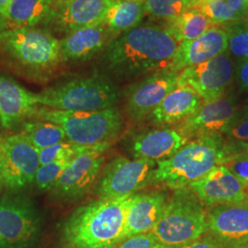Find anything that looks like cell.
I'll use <instances>...</instances> for the list:
<instances>
[{
  "instance_id": "8",
  "label": "cell",
  "mask_w": 248,
  "mask_h": 248,
  "mask_svg": "<svg viewBox=\"0 0 248 248\" xmlns=\"http://www.w3.org/2000/svg\"><path fill=\"white\" fill-rule=\"evenodd\" d=\"M156 162L119 156L104 165L95 184V194L100 199H119L135 194L153 183Z\"/></svg>"
},
{
  "instance_id": "38",
  "label": "cell",
  "mask_w": 248,
  "mask_h": 248,
  "mask_svg": "<svg viewBox=\"0 0 248 248\" xmlns=\"http://www.w3.org/2000/svg\"><path fill=\"white\" fill-rule=\"evenodd\" d=\"M226 2L229 5L231 9L233 11V13L239 18V20H242L245 18V16L248 12L246 0H226Z\"/></svg>"
},
{
  "instance_id": "28",
  "label": "cell",
  "mask_w": 248,
  "mask_h": 248,
  "mask_svg": "<svg viewBox=\"0 0 248 248\" xmlns=\"http://www.w3.org/2000/svg\"><path fill=\"white\" fill-rule=\"evenodd\" d=\"M110 147V143L97 145H80L65 141L54 144L51 147L39 151L40 166L58 160H72L81 155L91 152H106Z\"/></svg>"
},
{
  "instance_id": "44",
  "label": "cell",
  "mask_w": 248,
  "mask_h": 248,
  "mask_svg": "<svg viewBox=\"0 0 248 248\" xmlns=\"http://www.w3.org/2000/svg\"><path fill=\"white\" fill-rule=\"evenodd\" d=\"M3 20H2V18H1V16H0V31H2V27H3Z\"/></svg>"
},
{
  "instance_id": "10",
  "label": "cell",
  "mask_w": 248,
  "mask_h": 248,
  "mask_svg": "<svg viewBox=\"0 0 248 248\" xmlns=\"http://www.w3.org/2000/svg\"><path fill=\"white\" fill-rule=\"evenodd\" d=\"M40 232V217L35 208L20 198L0 200V248H28Z\"/></svg>"
},
{
  "instance_id": "31",
  "label": "cell",
  "mask_w": 248,
  "mask_h": 248,
  "mask_svg": "<svg viewBox=\"0 0 248 248\" xmlns=\"http://www.w3.org/2000/svg\"><path fill=\"white\" fill-rule=\"evenodd\" d=\"M72 160H58L41 165L33 181L36 186L40 190H51Z\"/></svg>"
},
{
  "instance_id": "35",
  "label": "cell",
  "mask_w": 248,
  "mask_h": 248,
  "mask_svg": "<svg viewBox=\"0 0 248 248\" xmlns=\"http://www.w3.org/2000/svg\"><path fill=\"white\" fill-rule=\"evenodd\" d=\"M151 232L135 234L123 240L115 248H161Z\"/></svg>"
},
{
  "instance_id": "11",
  "label": "cell",
  "mask_w": 248,
  "mask_h": 248,
  "mask_svg": "<svg viewBox=\"0 0 248 248\" xmlns=\"http://www.w3.org/2000/svg\"><path fill=\"white\" fill-rule=\"evenodd\" d=\"M233 62L228 51L207 62L186 67L179 72L178 86L194 89L208 103L224 95L233 77Z\"/></svg>"
},
{
  "instance_id": "20",
  "label": "cell",
  "mask_w": 248,
  "mask_h": 248,
  "mask_svg": "<svg viewBox=\"0 0 248 248\" xmlns=\"http://www.w3.org/2000/svg\"><path fill=\"white\" fill-rule=\"evenodd\" d=\"M104 24L88 27L74 31L59 39L62 63L87 62L103 53L114 39Z\"/></svg>"
},
{
  "instance_id": "5",
  "label": "cell",
  "mask_w": 248,
  "mask_h": 248,
  "mask_svg": "<svg viewBox=\"0 0 248 248\" xmlns=\"http://www.w3.org/2000/svg\"><path fill=\"white\" fill-rule=\"evenodd\" d=\"M119 96L114 83L103 75L65 81L35 94L39 106L69 112L98 111L115 107Z\"/></svg>"
},
{
  "instance_id": "18",
  "label": "cell",
  "mask_w": 248,
  "mask_h": 248,
  "mask_svg": "<svg viewBox=\"0 0 248 248\" xmlns=\"http://www.w3.org/2000/svg\"><path fill=\"white\" fill-rule=\"evenodd\" d=\"M227 49V31L220 26H213L197 39L179 43L167 70L181 72L186 67L207 62L226 52Z\"/></svg>"
},
{
  "instance_id": "26",
  "label": "cell",
  "mask_w": 248,
  "mask_h": 248,
  "mask_svg": "<svg viewBox=\"0 0 248 248\" xmlns=\"http://www.w3.org/2000/svg\"><path fill=\"white\" fill-rule=\"evenodd\" d=\"M177 43L199 38L213 26L203 14L194 8L187 9L162 25Z\"/></svg>"
},
{
  "instance_id": "33",
  "label": "cell",
  "mask_w": 248,
  "mask_h": 248,
  "mask_svg": "<svg viewBox=\"0 0 248 248\" xmlns=\"http://www.w3.org/2000/svg\"><path fill=\"white\" fill-rule=\"evenodd\" d=\"M225 135L228 141V144L224 145L225 155L235 152L236 148L248 145V111L235 119Z\"/></svg>"
},
{
  "instance_id": "39",
  "label": "cell",
  "mask_w": 248,
  "mask_h": 248,
  "mask_svg": "<svg viewBox=\"0 0 248 248\" xmlns=\"http://www.w3.org/2000/svg\"><path fill=\"white\" fill-rule=\"evenodd\" d=\"M224 248H248V239L245 241H241L238 243H234L228 247Z\"/></svg>"
},
{
  "instance_id": "24",
  "label": "cell",
  "mask_w": 248,
  "mask_h": 248,
  "mask_svg": "<svg viewBox=\"0 0 248 248\" xmlns=\"http://www.w3.org/2000/svg\"><path fill=\"white\" fill-rule=\"evenodd\" d=\"M53 7V0H11L0 16L7 29L31 28L44 24Z\"/></svg>"
},
{
  "instance_id": "50",
  "label": "cell",
  "mask_w": 248,
  "mask_h": 248,
  "mask_svg": "<svg viewBox=\"0 0 248 248\" xmlns=\"http://www.w3.org/2000/svg\"></svg>"
},
{
  "instance_id": "29",
  "label": "cell",
  "mask_w": 248,
  "mask_h": 248,
  "mask_svg": "<svg viewBox=\"0 0 248 248\" xmlns=\"http://www.w3.org/2000/svg\"><path fill=\"white\" fill-rule=\"evenodd\" d=\"M193 0H144L145 14L164 21L175 18L187 9L193 8Z\"/></svg>"
},
{
  "instance_id": "48",
  "label": "cell",
  "mask_w": 248,
  "mask_h": 248,
  "mask_svg": "<svg viewBox=\"0 0 248 248\" xmlns=\"http://www.w3.org/2000/svg\"></svg>"
},
{
  "instance_id": "17",
  "label": "cell",
  "mask_w": 248,
  "mask_h": 248,
  "mask_svg": "<svg viewBox=\"0 0 248 248\" xmlns=\"http://www.w3.org/2000/svg\"><path fill=\"white\" fill-rule=\"evenodd\" d=\"M204 205L213 207L248 200V190L224 166L219 165L188 186Z\"/></svg>"
},
{
  "instance_id": "46",
  "label": "cell",
  "mask_w": 248,
  "mask_h": 248,
  "mask_svg": "<svg viewBox=\"0 0 248 248\" xmlns=\"http://www.w3.org/2000/svg\"><path fill=\"white\" fill-rule=\"evenodd\" d=\"M199 1H213V0H199Z\"/></svg>"
},
{
  "instance_id": "14",
  "label": "cell",
  "mask_w": 248,
  "mask_h": 248,
  "mask_svg": "<svg viewBox=\"0 0 248 248\" xmlns=\"http://www.w3.org/2000/svg\"><path fill=\"white\" fill-rule=\"evenodd\" d=\"M113 0H73L56 5L44 25L62 36L81 29L100 24Z\"/></svg>"
},
{
  "instance_id": "25",
  "label": "cell",
  "mask_w": 248,
  "mask_h": 248,
  "mask_svg": "<svg viewBox=\"0 0 248 248\" xmlns=\"http://www.w3.org/2000/svg\"><path fill=\"white\" fill-rule=\"evenodd\" d=\"M144 15L143 1L113 0L107 9L101 23L117 37L139 26Z\"/></svg>"
},
{
  "instance_id": "40",
  "label": "cell",
  "mask_w": 248,
  "mask_h": 248,
  "mask_svg": "<svg viewBox=\"0 0 248 248\" xmlns=\"http://www.w3.org/2000/svg\"><path fill=\"white\" fill-rule=\"evenodd\" d=\"M11 0H0V14L9 6Z\"/></svg>"
},
{
  "instance_id": "22",
  "label": "cell",
  "mask_w": 248,
  "mask_h": 248,
  "mask_svg": "<svg viewBox=\"0 0 248 248\" xmlns=\"http://www.w3.org/2000/svg\"><path fill=\"white\" fill-rule=\"evenodd\" d=\"M168 201L169 196L159 190L133 194L126 213L124 239L152 232Z\"/></svg>"
},
{
  "instance_id": "7",
  "label": "cell",
  "mask_w": 248,
  "mask_h": 248,
  "mask_svg": "<svg viewBox=\"0 0 248 248\" xmlns=\"http://www.w3.org/2000/svg\"><path fill=\"white\" fill-rule=\"evenodd\" d=\"M206 215L204 204L190 188L174 189L150 232L163 247L185 245L205 234Z\"/></svg>"
},
{
  "instance_id": "1",
  "label": "cell",
  "mask_w": 248,
  "mask_h": 248,
  "mask_svg": "<svg viewBox=\"0 0 248 248\" xmlns=\"http://www.w3.org/2000/svg\"><path fill=\"white\" fill-rule=\"evenodd\" d=\"M178 43L156 24H143L117 36L101 55L107 71L121 79L167 70Z\"/></svg>"
},
{
  "instance_id": "3",
  "label": "cell",
  "mask_w": 248,
  "mask_h": 248,
  "mask_svg": "<svg viewBox=\"0 0 248 248\" xmlns=\"http://www.w3.org/2000/svg\"><path fill=\"white\" fill-rule=\"evenodd\" d=\"M0 61L25 78L46 81L62 65L59 39L36 27L2 30Z\"/></svg>"
},
{
  "instance_id": "36",
  "label": "cell",
  "mask_w": 248,
  "mask_h": 248,
  "mask_svg": "<svg viewBox=\"0 0 248 248\" xmlns=\"http://www.w3.org/2000/svg\"><path fill=\"white\" fill-rule=\"evenodd\" d=\"M161 248H221L212 238L206 236L201 237L193 242L177 247H163Z\"/></svg>"
},
{
  "instance_id": "49",
  "label": "cell",
  "mask_w": 248,
  "mask_h": 248,
  "mask_svg": "<svg viewBox=\"0 0 248 248\" xmlns=\"http://www.w3.org/2000/svg\"><path fill=\"white\" fill-rule=\"evenodd\" d=\"M193 1H196V0H193Z\"/></svg>"
},
{
  "instance_id": "34",
  "label": "cell",
  "mask_w": 248,
  "mask_h": 248,
  "mask_svg": "<svg viewBox=\"0 0 248 248\" xmlns=\"http://www.w3.org/2000/svg\"><path fill=\"white\" fill-rule=\"evenodd\" d=\"M222 166L230 171L240 182L248 187V152H236L226 154L222 160Z\"/></svg>"
},
{
  "instance_id": "6",
  "label": "cell",
  "mask_w": 248,
  "mask_h": 248,
  "mask_svg": "<svg viewBox=\"0 0 248 248\" xmlns=\"http://www.w3.org/2000/svg\"><path fill=\"white\" fill-rule=\"evenodd\" d=\"M31 119L59 125L68 142L80 145L111 144L124 129V118L116 107L98 111L69 112L39 106Z\"/></svg>"
},
{
  "instance_id": "42",
  "label": "cell",
  "mask_w": 248,
  "mask_h": 248,
  "mask_svg": "<svg viewBox=\"0 0 248 248\" xmlns=\"http://www.w3.org/2000/svg\"><path fill=\"white\" fill-rule=\"evenodd\" d=\"M3 186H4V181H3V177H2V173H1V169H0V191H1Z\"/></svg>"
},
{
  "instance_id": "9",
  "label": "cell",
  "mask_w": 248,
  "mask_h": 248,
  "mask_svg": "<svg viewBox=\"0 0 248 248\" xmlns=\"http://www.w3.org/2000/svg\"><path fill=\"white\" fill-rule=\"evenodd\" d=\"M39 150L20 134L0 135V169L4 186L18 190L34 181Z\"/></svg>"
},
{
  "instance_id": "41",
  "label": "cell",
  "mask_w": 248,
  "mask_h": 248,
  "mask_svg": "<svg viewBox=\"0 0 248 248\" xmlns=\"http://www.w3.org/2000/svg\"><path fill=\"white\" fill-rule=\"evenodd\" d=\"M73 0H53V5L56 6V5H60V4H63V3H67V2H70Z\"/></svg>"
},
{
  "instance_id": "13",
  "label": "cell",
  "mask_w": 248,
  "mask_h": 248,
  "mask_svg": "<svg viewBox=\"0 0 248 248\" xmlns=\"http://www.w3.org/2000/svg\"><path fill=\"white\" fill-rule=\"evenodd\" d=\"M179 72L161 70L133 85L126 95L125 110L134 122L148 118L162 100L178 86Z\"/></svg>"
},
{
  "instance_id": "19",
  "label": "cell",
  "mask_w": 248,
  "mask_h": 248,
  "mask_svg": "<svg viewBox=\"0 0 248 248\" xmlns=\"http://www.w3.org/2000/svg\"><path fill=\"white\" fill-rule=\"evenodd\" d=\"M38 107L35 93L0 75V130H14L31 119Z\"/></svg>"
},
{
  "instance_id": "15",
  "label": "cell",
  "mask_w": 248,
  "mask_h": 248,
  "mask_svg": "<svg viewBox=\"0 0 248 248\" xmlns=\"http://www.w3.org/2000/svg\"><path fill=\"white\" fill-rule=\"evenodd\" d=\"M105 152H91L74 158L50 190L62 200H76L95 186L105 165Z\"/></svg>"
},
{
  "instance_id": "45",
  "label": "cell",
  "mask_w": 248,
  "mask_h": 248,
  "mask_svg": "<svg viewBox=\"0 0 248 248\" xmlns=\"http://www.w3.org/2000/svg\"><path fill=\"white\" fill-rule=\"evenodd\" d=\"M246 5H247V7H248V0H246Z\"/></svg>"
},
{
  "instance_id": "16",
  "label": "cell",
  "mask_w": 248,
  "mask_h": 248,
  "mask_svg": "<svg viewBox=\"0 0 248 248\" xmlns=\"http://www.w3.org/2000/svg\"><path fill=\"white\" fill-rule=\"evenodd\" d=\"M221 248L248 239V200L213 206L206 215V232Z\"/></svg>"
},
{
  "instance_id": "23",
  "label": "cell",
  "mask_w": 248,
  "mask_h": 248,
  "mask_svg": "<svg viewBox=\"0 0 248 248\" xmlns=\"http://www.w3.org/2000/svg\"><path fill=\"white\" fill-rule=\"evenodd\" d=\"M202 104V99L194 89L177 86L151 112L148 119L161 127L180 124L193 115Z\"/></svg>"
},
{
  "instance_id": "47",
  "label": "cell",
  "mask_w": 248,
  "mask_h": 248,
  "mask_svg": "<svg viewBox=\"0 0 248 248\" xmlns=\"http://www.w3.org/2000/svg\"><path fill=\"white\" fill-rule=\"evenodd\" d=\"M136 1H144V0H136Z\"/></svg>"
},
{
  "instance_id": "43",
  "label": "cell",
  "mask_w": 248,
  "mask_h": 248,
  "mask_svg": "<svg viewBox=\"0 0 248 248\" xmlns=\"http://www.w3.org/2000/svg\"><path fill=\"white\" fill-rule=\"evenodd\" d=\"M242 21H243V24H245V25L248 26V12L247 13V15L245 16V18L242 19Z\"/></svg>"
},
{
  "instance_id": "4",
  "label": "cell",
  "mask_w": 248,
  "mask_h": 248,
  "mask_svg": "<svg viewBox=\"0 0 248 248\" xmlns=\"http://www.w3.org/2000/svg\"><path fill=\"white\" fill-rule=\"evenodd\" d=\"M225 156L222 136L202 137L186 142L168 159L156 162L153 183L172 189L188 187L222 165Z\"/></svg>"
},
{
  "instance_id": "30",
  "label": "cell",
  "mask_w": 248,
  "mask_h": 248,
  "mask_svg": "<svg viewBox=\"0 0 248 248\" xmlns=\"http://www.w3.org/2000/svg\"><path fill=\"white\" fill-rule=\"evenodd\" d=\"M193 8L200 10L212 22L213 26H219L226 23L234 24L240 22L239 18L231 9L226 0H196Z\"/></svg>"
},
{
  "instance_id": "21",
  "label": "cell",
  "mask_w": 248,
  "mask_h": 248,
  "mask_svg": "<svg viewBox=\"0 0 248 248\" xmlns=\"http://www.w3.org/2000/svg\"><path fill=\"white\" fill-rule=\"evenodd\" d=\"M186 142L177 128L160 127L136 135L130 149L133 158L159 162L171 157Z\"/></svg>"
},
{
  "instance_id": "32",
  "label": "cell",
  "mask_w": 248,
  "mask_h": 248,
  "mask_svg": "<svg viewBox=\"0 0 248 248\" xmlns=\"http://www.w3.org/2000/svg\"><path fill=\"white\" fill-rule=\"evenodd\" d=\"M228 32V49L232 56L239 60L248 58V26L245 24H232L226 30Z\"/></svg>"
},
{
  "instance_id": "12",
  "label": "cell",
  "mask_w": 248,
  "mask_h": 248,
  "mask_svg": "<svg viewBox=\"0 0 248 248\" xmlns=\"http://www.w3.org/2000/svg\"><path fill=\"white\" fill-rule=\"evenodd\" d=\"M237 118V106L232 97L222 96L203 103L193 115L177 124L186 141L202 137L222 136L230 130Z\"/></svg>"
},
{
  "instance_id": "27",
  "label": "cell",
  "mask_w": 248,
  "mask_h": 248,
  "mask_svg": "<svg viewBox=\"0 0 248 248\" xmlns=\"http://www.w3.org/2000/svg\"><path fill=\"white\" fill-rule=\"evenodd\" d=\"M19 133L39 151L67 141L59 125L36 119L27 120L21 124Z\"/></svg>"
},
{
  "instance_id": "2",
  "label": "cell",
  "mask_w": 248,
  "mask_h": 248,
  "mask_svg": "<svg viewBox=\"0 0 248 248\" xmlns=\"http://www.w3.org/2000/svg\"><path fill=\"white\" fill-rule=\"evenodd\" d=\"M133 195L98 198L77 208L62 226L63 248H115L124 239L126 213Z\"/></svg>"
},
{
  "instance_id": "37",
  "label": "cell",
  "mask_w": 248,
  "mask_h": 248,
  "mask_svg": "<svg viewBox=\"0 0 248 248\" xmlns=\"http://www.w3.org/2000/svg\"><path fill=\"white\" fill-rule=\"evenodd\" d=\"M236 78L240 88L248 92V58L240 60L236 68Z\"/></svg>"
}]
</instances>
